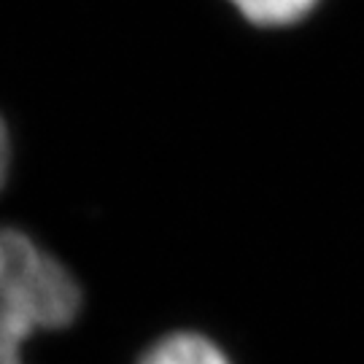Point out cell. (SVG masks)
<instances>
[{
  "mask_svg": "<svg viewBox=\"0 0 364 364\" xmlns=\"http://www.w3.org/2000/svg\"><path fill=\"white\" fill-rule=\"evenodd\" d=\"M78 308L76 278L25 232L0 227V364H25L27 340L73 324Z\"/></svg>",
  "mask_w": 364,
  "mask_h": 364,
  "instance_id": "cell-1",
  "label": "cell"
},
{
  "mask_svg": "<svg viewBox=\"0 0 364 364\" xmlns=\"http://www.w3.org/2000/svg\"><path fill=\"white\" fill-rule=\"evenodd\" d=\"M138 364H230V359L208 338L181 332L151 346Z\"/></svg>",
  "mask_w": 364,
  "mask_h": 364,
  "instance_id": "cell-2",
  "label": "cell"
},
{
  "mask_svg": "<svg viewBox=\"0 0 364 364\" xmlns=\"http://www.w3.org/2000/svg\"><path fill=\"white\" fill-rule=\"evenodd\" d=\"M248 22L262 27H287L305 19L318 0H230Z\"/></svg>",
  "mask_w": 364,
  "mask_h": 364,
  "instance_id": "cell-3",
  "label": "cell"
},
{
  "mask_svg": "<svg viewBox=\"0 0 364 364\" xmlns=\"http://www.w3.org/2000/svg\"><path fill=\"white\" fill-rule=\"evenodd\" d=\"M9 162H11V144H9L6 122L0 119V189L6 183V176H9Z\"/></svg>",
  "mask_w": 364,
  "mask_h": 364,
  "instance_id": "cell-4",
  "label": "cell"
}]
</instances>
